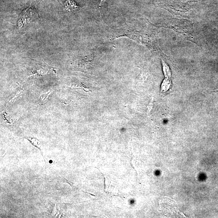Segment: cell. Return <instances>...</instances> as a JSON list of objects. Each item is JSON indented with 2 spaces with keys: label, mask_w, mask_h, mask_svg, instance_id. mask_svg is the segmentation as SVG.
Segmentation results:
<instances>
[{
  "label": "cell",
  "mask_w": 218,
  "mask_h": 218,
  "mask_svg": "<svg viewBox=\"0 0 218 218\" xmlns=\"http://www.w3.org/2000/svg\"><path fill=\"white\" fill-rule=\"evenodd\" d=\"M51 91H49V92H45V93L41 94L40 96V100L41 101L44 102L46 101L48 98L49 95L51 94Z\"/></svg>",
  "instance_id": "cell-3"
},
{
  "label": "cell",
  "mask_w": 218,
  "mask_h": 218,
  "mask_svg": "<svg viewBox=\"0 0 218 218\" xmlns=\"http://www.w3.org/2000/svg\"><path fill=\"white\" fill-rule=\"evenodd\" d=\"M152 101H151V102H150V104H149L148 106H147V113H150V111L151 110L152 108Z\"/></svg>",
  "instance_id": "cell-4"
},
{
  "label": "cell",
  "mask_w": 218,
  "mask_h": 218,
  "mask_svg": "<svg viewBox=\"0 0 218 218\" xmlns=\"http://www.w3.org/2000/svg\"><path fill=\"white\" fill-rule=\"evenodd\" d=\"M160 204L165 215L167 214V216H172V217L183 216L176 205L172 201L168 199H163L160 201Z\"/></svg>",
  "instance_id": "cell-1"
},
{
  "label": "cell",
  "mask_w": 218,
  "mask_h": 218,
  "mask_svg": "<svg viewBox=\"0 0 218 218\" xmlns=\"http://www.w3.org/2000/svg\"><path fill=\"white\" fill-rule=\"evenodd\" d=\"M105 1V0H100V4H99V9H100V8H101L102 4L103 2H104V1Z\"/></svg>",
  "instance_id": "cell-5"
},
{
  "label": "cell",
  "mask_w": 218,
  "mask_h": 218,
  "mask_svg": "<svg viewBox=\"0 0 218 218\" xmlns=\"http://www.w3.org/2000/svg\"><path fill=\"white\" fill-rule=\"evenodd\" d=\"M65 9L67 11H73L79 10V5L74 0H66L64 3Z\"/></svg>",
  "instance_id": "cell-2"
}]
</instances>
